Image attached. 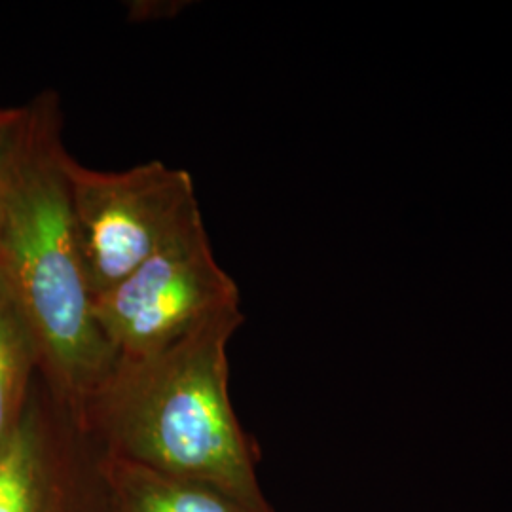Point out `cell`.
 Instances as JSON below:
<instances>
[{
    "mask_svg": "<svg viewBox=\"0 0 512 512\" xmlns=\"http://www.w3.org/2000/svg\"><path fill=\"white\" fill-rule=\"evenodd\" d=\"M118 357L169 346L207 317L239 308V287L215 258L203 217L169 239L128 279L92 302Z\"/></svg>",
    "mask_w": 512,
    "mask_h": 512,
    "instance_id": "4",
    "label": "cell"
},
{
    "mask_svg": "<svg viewBox=\"0 0 512 512\" xmlns=\"http://www.w3.org/2000/svg\"><path fill=\"white\" fill-rule=\"evenodd\" d=\"M21 118H23V107L0 109V160L12 143Z\"/></svg>",
    "mask_w": 512,
    "mask_h": 512,
    "instance_id": "8",
    "label": "cell"
},
{
    "mask_svg": "<svg viewBox=\"0 0 512 512\" xmlns=\"http://www.w3.org/2000/svg\"><path fill=\"white\" fill-rule=\"evenodd\" d=\"M35 410L0 448V512H61V492Z\"/></svg>",
    "mask_w": 512,
    "mask_h": 512,
    "instance_id": "6",
    "label": "cell"
},
{
    "mask_svg": "<svg viewBox=\"0 0 512 512\" xmlns=\"http://www.w3.org/2000/svg\"><path fill=\"white\" fill-rule=\"evenodd\" d=\"M241 323L239 308L222 310L165 348L118 357L80 429L99 435L105 456L209 486L243 512H274L228 393V342Z\"/></svg>",
    "mask_w": 512,
    "mask_h": 512,
    "instance_id": "2",
    "label": "cell"
},
{
    "mask_svg": "<svg viewBox=\"0 0 512 512\" xmlns=\"http://www.w3.org/2000/svg\"><path fill=\"white\" fill-rule=\"evenodd\" d=\"M74 232L88 293H109L203 217L192 175L160 160L99 171L69 154Z\"/></svg>",
    "mask_w": 512,
    "mask_h": 512,
    "instance_id": "3",
    "label": "cell"
},
{
    "mask_svg": "<svg viewBox=\"0 0 512 512\" xmlns=\"http://www.w3.org/2000/svg\"><path fill=\"white\" fill-rule=\"evenodd\" d=\"M61 126L57 93H40L23 105L0 160V275L33 334L38 365L80 427L118 355L93 317Z\"/></svg>",
    "mask_w": 512,
    "mask_h": 512,
    "instance_id": "1",
    "label": "cell"
},
{
    "mask_svg": "<svg viewBox=\"0 0 512 512\" xmlns=\"http://www.w3.org/2000/svg\"><path fill=\"white\" fill-rule=\"evenodd\" d=\"M105 512H243L228 497L196 482L126 459H99Z\"/></svg>",
    "mask_w": 512,
    "mask_h": 512,
    "instance_id": "5",
    "label": "cell"
},
{
    "mask_svg": "<svg viewBox=\"0 0 512 512\" xmlns=\"http://www.w3.org/2000/svg\"><path fill=\"white\" fill-rule=\"evenodd\" d=\"M37 365L33 334L0 275V448L25 416L29 380Z\"/></svg>",
    "mask_w": 512,
    "mask_h": 512,
    "instance_id": "7",
    "label": "cell"
}]
</instances>
